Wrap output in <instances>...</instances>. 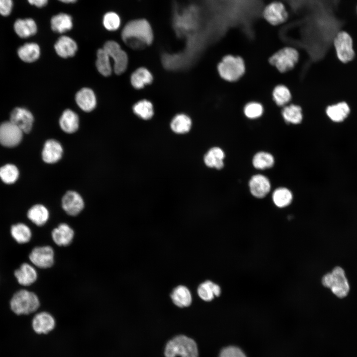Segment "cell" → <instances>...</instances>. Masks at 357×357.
<instances>
[{
    "mask_svg": "<svg viewBox=\"0 0 357 357\" xmlns=\"http://www.w3.org/2000/svg\"><path fill=\"white\" fill-rule=\"evenodd\" d=\"M152 80L153 77L151 73L144 67L136 69L131 74L130 78L132 85L136 89L144 87L146 85L150 83Z\"/></svg>",
    "mask_w": 357,
    "mask_h": 357,
    "instance_id": "29",
    "label": "cell"
},
{
    "mask_svg": "<svg viewBox=\"0 0 357 357\" xmlns=\"http://www.w3.org/2000/svg\"></svg>",
    "mask_w": 357,
    "mask_h": 357,
    "instance_id": "46",
    "label": "cell"
},
{
    "mask_svg": "<svg viewBox=\"0 0 357 357\" xmlns=\"http://www.w3.org/2000/svg\"><path fill=\"white\" fill-rule=\"evenodd\" d=\"M51 26L53 31L63 33L71 30L73 26L71 16L65 13H60L53 16L51 20Z\"/></svg>",
    "mask_w": 357,
    "mask_h": 357,
    "instance_id": "24",
    "label": "cell"
},
{
    "mask_svg": "<svg viewBox=\"0 0 357 357\" xmlns=\"http://www.w3.org/2000/svg\"><path fill=\"white\" fill-rule=\"evenodd\" d=\"M225 154L220 147H214L210 149L204 156V163L211 168L217 170L222 169L224 166Z\"/></svg>",
    "mask_w": 357,
    "mask_h": 357,
    "instance_id": "22",
    "label": "cell"
},
{
    "mask_svg": "<svg viewBox=\"0 0 357 357\" xmlns=\"http://www.w3.org/2000/svg\"><path fill=\"white\" fill-rule=\"evenodd\" d=\"M298 53L294 48L285 47L275 53L269 59L270 63L281 72L292 69L298 60Z\"/></svg>",
    "mask_w": 357,
    "mask_h": 357,
    "instance_id": "7",
    "label": "cell"
},
{
    "mask_svg": "<svg viewBox=\"0 0 357 357\" xmlns=\"http://www.w3.org/2000/svg\"><path fill=\"white\" fill-rule=\"evenodd\" d=\"M10 233L15 240L20 244L28 242L32 237V232L28 226L18 223L11 226Z\"/></svg>",
    "mask_w": 357,
    "mask_h": 357,
    "instance_id": "30",
    "label": "cell"
},
{
    "mask_svg": "<svg viewBox=\"0 0 357 357\" xmlns=\"http://www.w3.org/2000/svg\"><path fill=\"white\" fill-rule=\"evenodd\" d=\"M29 258L36 267L41 269L49 268L54 263V251L49 245L37 246L31 250Z\"/></svg>",
    "mask_w": 357,
    "mask_h": 357,
    "instance_id": "10",
    "label": "cell"
},
{
    "mask_svg": "<svg viewBox=\"0 0 357 357\" xmlns=\"http://www.w3.org/2000/svg\"><path fill=\"white\" fill-rule=\"evenodd\" d=\"M350 112V107L345 102L330 105L326 109L327 116L336 122L343 121L348 116Z\"/></svg>",
    "mask_w": 357,
    "mask_h": 357,
    "instance_id": "23",
    "label": "cell"
},
{
    "mask_svg": "<svg viewBox=\"0 0 357 357\" xmlns=\"http://www.w3.org/2000/svg\"><path fill=\"white\" fill-rule=\"evenodd\" d=\"M249 187L251 194L256 198L264 197L271 189L269 178L261 174L253 176L249 181Z\"/></svg>",
    "mask_w": 357,
    "mask_h": 357,
    "instance_id": "15",
    "label": "cell"
},
{
    "mask_svg": "<svg viewBox=\"0 0 357 357\" xmlns=\"http://www.w3.org/2000/svg\"><path fill=\"white\" fill-rule=\"evenodd\" d=\"M333 42L338 59L343 63L352 60L355 56L351 36L346 31L340 30L335 35Z\"/></svg>",
    "mask_w": 357,
    "mask_h": 357,
    "instance_id": "6",
    "label": "cell"
},
{
    "mask_svg": "<svg viewBox=\"0 0 357 357\" xmlns=\"http://www.w3.org/2000/svg\"><path fill=\"white\" fill-rule=\"evenodd\" d=\"M27 217L36 225L42 226L48 222L50 212L45 206L38 204L31 207L28 211Z\"/></svg>",
    "mask_w": 357,
    "mask_h": 357,
    "instance_id": "25",
    "label": "cell"
},
{
    "mask_svg": "<svg viewBox=\"0 0 357 357\" xmlns=\"http://www.w3.org/2000/svg\"><path fill=\"white\" fill-rule=\"evenodd\" d=\"M63 148L61 144L55 139H49L44 143L41 156L43 161L48 164L59 162L62 157Z\"/></svg>",
    "mask_w": 357,
    "mask_h": 357,
    "instance_id": "13",
    "label": "cell"
},
{
    "mask_svg": "<svg viewBox=\"0 0 357 357\" xmlns=\"http://www.w3.org/2000/svg\"><path fill=\"white\" fill-rule=\"evenodd\" d=\"M282 115L286 122L292 124H298L302 119L301 108L294 104L285 107L282 111Z\"/></svg>",
    "mask_w": 357,
    "mask_h": 357,
    "instance_id": "33",
    "label": "cell"
},
{
    "mask_svg": "<svg viewBox=\"0 0 357 357\" xmlns=\"http://www.w3.org/2000/svg\"><path fill=\"white\" fill-rule=\"evenodd\" d=\"M19 58L23 61L31 62L37 60L40 55L39 45L35 43H26L17 51Z\"/></svg>",
    "mask_w": 357,
    "mask_h": 357,
    "instance_id": "28",
    "label": "cell"
},
{
    "mask_svg": "<svg viewBox=\"0 0 357 357\" xmlns=\"http://www.w3.org/2000/svg\"><path fill=\"white\" fill-rule=\"evenodd\" d=\"M293 198L292 192L284 187L276 189L272 194L273 203L279 208H284L289 205L293 200Z\"/></svg>",
    "mask_w": 357,
    "mask_h": 357,
    "instance_id": "32",
    "label": "cell"
},
{
    "mask_svg": "<svg viewBox=\"0 0 357 357\" xmlns=\"http://www.w3.org/2000/svg\"><path fill=\"white\" fill-rule=\"evenodd\" d=\"M121 20L119 16L116 12L110 11L103 16V24L108 30L114 31L117 30L120 25Z\"/></svg>",
    "mask_w": 357,
    "mask_h": 357,
    "instance_id": "39",
    "label": "cell"
},
{
    "mask_svg": "<svg viewBox=\"0 0 357 357\" xmlns=\"http://www.w3.org/2000/svg\"><path fill=\"white\" fill-rule=\"evenodd\" d=\"M218 69L222 78L233 82L239 79L244 74L245 67L242 58L228 55L219 63Z\"/></svg>",
    "mask_w": 357,
    "mask_h": 357,
    "instance_id": "4",
    "label": "cell"
},
{
    "mask_svg": "<svg viewBox=\"0 0 357 357\" xmlns=\"http://www.w3.org/2000/svg\"><path fill=\"white\" fill-rule=\"evenodd\" d=\"M51 235L55 244L64 246L71 243L74 238V232L69 225L62 223L53 230Z\"/></svg>",
    "mask_w": 357,
    "mask_h": 357,
    "instance_id": "17",
    "label": "cell"
},
{
    "mask_svg": "<svg viewBox=\"0 0 357 357\" xmlns=\"http://www.w3.org/2000/svg\"><path fill=\"white\" fill-rule=\"evenodd\" d=\"M57 54L62 58L73 57L77 50V45L71 38L67 36H60L54 45Z\"/></svg>",
    "mask_w": 357,
    "mask_h": 357,
    "instance_id": "20",
    "label": "cell"
},
{
    "mask_svg": "<svg viewBox=\"0 0 357 357\" xmlns=\"http://www.w3.org/2000/svg\"><path fill=\"white\" fill-rule=\"evenodd\" d=\"M29 3L38 7H42L45 6L48 0H28Z\"/></svg>",
    "mask_w": 357,
    "mask_h": 357,
    "instance_id": "44",
    "label": "cell"
},
{
    "mask_svg": "<svg viewBox=\"0 0 357 357\" xmlns=\"http://www.w3.org/2000/svg\"><path fill=\"white\" fill-rule=\"evenodd\" d=\"M33 121L32 114L26 109L15 108L10 113V121L26 133L31 130Z\"/></svg>",
    "mask_w": 357,
    "mask_h": 357,
    "instance_id": "14",
    "label": "cell"
},
{
    "mask_svg": "<svg viewBox=\"0 0 357 357\" xmlns=\"http://www.w3.org/2000/svg\"><path fill=\"white\" fill-rule=\"evenodd\" d=\"M164 354L166 357H198V353L193 340L184 335H178L168 342Z\"/></svg>",
    "mask_w": 357,
    "mask_h": 357,
    "instance_id": "2",
    "label": "cell"
},
{
    "mask_svg": "<svg viewBox=\"0 0 357 357\" xmlns=\"http://www.w3.org/2000/svg\"><path fill=\"white\" fill-rule=\"evenodd\" d=\"M22 132L10 121L2 123L0 124V144L8 147L17 145L22 139Z\"/></svg>",
    "mask_w": 357,
    "mask_h": 357,
    "instance_id": "12",
    "label": "cell"
},
{
    "mask_svg": "<svg viewBox=\"0 0 357 357\" xmlns=\"http://www.w3.org/2000/svg\"><path fill=\"white\" fill-rule=\"evenodd\" d=\"M14 274L18 283L24 286L32 285L36 282L38 277L34 267L27 263H22L15 270Z\"/></svg>",
    "mask_w": 357,
    "mask_h": 357,
    "instance_id": "19",
    "label": "cell"
},
{
    "mask_svg": "<svg viewBox=\"0 0 357 357\" xmlns=\"http://www.w3.org/2000/svg\"><path fill=\"white\" fill-rule=\"evenodd\" d=\"M54 317L49 312L42 311L36 314L32 319V325L34 331L38 334H47L55 327Z\"/></svg>",
    "mask_w": 357,
    "mask_h": 357,
    "instance_id": "16",
    "label": "cell"
},
{
    "mask_svg": "<svg viewBox=\"0 0 357 357\" xmlns=\"http://www.w3.org/2000/svg\"><path fill=\"white\" fill-rule=\"evenodd\" d=\"M114 61L113 69L117 74H120L126 69L128 57L120 45L113 40L107 41L103 48Z\"/></svg>",
    "mask_w": 357,
    "mask_h": 357,
    "instance_id": "9",
    "label": "cell"
},
{
    "mask_svg": "<svg viewBox=\"0 0 357 357\" xmlns=\"http://www.w3.org/2000/svg\"><path fill=\"white\" fill-rule=\"evenodd\" d=\"M135 115L144 119H148L153 116V107L151 102L143 100L136 103L133 107Z\"/></svg>",
    "mask_w": 357,
    "mask_h": 357,
    "instance_id": "36",
    "label": "cell"
},
{
    "mask_svg": "<svg viewBox=\"0 0 357 357\" xmlns=\"http://www.w3.org/2000/svg\"><path fill=\"white\" fill-rule=\"evenodd\" d=\"M10 306L17 315L29 314L38 309L40 300L34 293L22 289L13 295L10 301Z\"/></svg>",
    "mask_w": 357,
    "mask_h": 357,
    "instance_id": "3",
    "label": "cell"
},
{
    "mask_svg": "<svg viewBox=\"0 0 357 357\" xmlns=\"http://www.w3.org/2000/svg\"><path fill=\"white\" fill-rule=\"evenodd\" d=\"M62 2L66 3H74L76 2L77 0H58Z\"/></svg>",
    "mask_w": 357,
    "mask_h": 357,
    "instance_id": "45",
    "label": "cell"
},
{
    "mask_svg": "<svg viewBox=\"0 0 357 357\" xmlns=\"http://www.w3.org/2000/svg\"><path fill=\"white\" fill-rule=\"evenodd\" d=\"M19 176L17 167L12 164H6L0 168V178L6 183L11 184L16 181Z\"/></svg>",
    "mask_w": 357,
    "mask_h": 357,
    "instance_id": "38",
    "label": "cell"
},
{
    "mask_svg": "<svg viewBox=\"0 0 357 357\" xmlns=\"http://www.w3.org/2000/svg\"><path fill=\"white\" fill-rule=\"evenodd\" d=\"M191 126L190 119L186 115L180 114L174 117L171 123L172 130L177 134L188 132Z\"/></svg>",
    "mask_w": 357,
    "mask_h": 357,
    "instance_id": "34",
    "label": "cell"
},
{
    "mask_svg": "<svg viewBox=\"0 0 357 357\" xmlns=\"http://www.w3.org/2000/svg\"><path fill=\"white\" fill-rule=\"evenodd\" d=\"M243 112L247 118L255 119L261 116L263 112V108L261 104L252 102L245 106Z\"/></svg>",
    "mask_w": 357,
    "mask_h": 357,
    "instance_id": "41",
    "label": "cell"
},
{
    "mask_svg": "<svg viewBox=\"0 0 357 357\" xmlns=\"http://www.w3.org/2000/svg\"><path fill=\"white\" fill-rule=\"evenodd\" d=\"M61 205L63 210L67 215L76 216L83 210L85 202L79 193L75 190H69L62 197Z\"/></svg>",
    "mask_w": 357,
    "mask_h": 357,
    "instance_id": "11",
    "label": "cell"
},
{
    "mask_svg": "<svg viewBox=\"0 0 357 357\" xmlns=\"http://www.w3.org/2000/svg\"><path fill=\"white\" fill-rule=\"evenodd\" d=\"M171 298L177 306L184 307L189 306L192 298L189 290L184 286H178L174 289L171 295Z\"/></svg>",
    "mask_w": 357,
    "mask_h": 357,
    "instance_id": "27",
    "label": "cell"
},
{
    "mask_svg": "<svg viewBox=\"0 0 357 357\" xmlns=\"http://www.w3.org/2000/svg\"><path fill=\"white\" fill-rule=\"evenodd\" d=\"M214 284L210 281H206L201 284L197 289L200 298L206 301L212 300L214 298L213 292Z\"/></svg>",
    "mask_w": 357,
    "mask_h": 357,
    "instance_id": "40",
    "label": "cell"
},
{
    "mask_svg": "<svg viewBox=\"0 0 357 357\" xmlns=\"http://www.w3.org/2000/svg\"><path fill=\"white\" fill-rule=\"evenodd\" d=\"M14 29L19 37L27 38L36 33L37 26L32 18L19 19L15 22Z\"/></svg>",
    "mask_w": 357,
    "mask_h": 357,
    "instance_id": "26",
    "label": "cell"
},
{
    "mask_svg": "<svg viewBox=\"0 0 357 357\" xmlns=\"http://www.w3.org/2000/svg\"><path fill=\"white\" fill-rule=\"evenodd\" d=\"M219 357H247L240 348L230 346L223 348L219 355Z\"/></svg>",
    "mask_w": 357,
    "mask_h": 357,
    "instance_id": "42",
    "label": "cell"
},
{
    "mask_svg": "<svg viewBox=\"0 0 357 357\" xmlns=\"http://www.w3.org/2000/svg\"><path fill=\"white\" fill-rule=\"evenodd\" d=\"M59 125L63 132L68 134L73 133L79 128L78 116L73 111L66 109L63 112L60 118Z\"/></svg>",
    "mask_w": 357,
    "mask_h": 357,
    "instance_id": "21",
    "label": "cell"
},
{
    "mask_svg": "<svg viewBox=\"0 0 357 357\" xmlns=\"http://www.w3.org/2000/svg\"><path fill=\"white\" fill-rule=\"evenodd\" d=\"M12 0H0V14L2 16L8 15L12 8Z\"/></svg>",
    "mask_w": 357,
    "mask_h": 357,
    "instance_id": "43",
    "label": "cell"
},
{
    "mask_svg": "<svg viewBox=\"0 0 357 357\" xmlns=\"http://www.w3.org/2000/svg\"><path fill=\"white\" fill-rule=\"evenodd\" d=\"M275 160L273 155L266 152H257L253 156L252 164L253 167L258 170H265L272 167Z\"/></svg>",
    "mask_w": 357,
    "mask_h": 357,
    "instance_id": "35",
    "label": "cell"
},
{
    "mask_svg": "<svg viewBox=\"0 0 357 357\" xmlns=\"http://www.w3.org/2000/svg\"><path fill=\"white\" fill-rule=\"evenodd\" d=\"M322 283L325 287L330 288L333 294L339 298L347 296L349 291V285L345 272L339 267L325 275L322 279Z\"/></svg>",
    "mask_w": 357,
    "mask_h": 357,
    "instance_id": "5",
    "label": "cell"
},
{
    "mask_svg": "<svg viewBox=\"0 0 357 357\" xmlns=\"http://www.w3.org/2000/svg\"><path fill=\"white\" fill-rule=\"evenodd\" d=\"M262 16L270 25L277 26L288 20L289 13L284 3L279 0H274L266 4L263 8Z\"/></svg>",
    "mask_w": 357,
    "mask_h": 357,
    "instance_id": "8",
    "label": "cell"
},
{
    "mask_svg": "<svg viewBox=\"0 0 357 357\" xmlns=\"http://www.w3.org/2000/svg\"><path fill=\"white\" fill-rule=\"evenodd\" d=\"M75 101L78 107L86 112L93 111L96 106V95L89 88H83L79 90L76 94Z\"/></svg>",
    "mask_w": 357,
    "mask_h": 357,
    "instance_id": "18",
    "label": "cell"
},
{
    "mask_svg": "<svg viewBox=\"0 0 357 357\" xmlns=\"http://www.w3.org/2000/svg\"><path fill=\"white\" fill-rule=\"evenodd\" d=\"M121 36L127 46L134 49L149 46L153 40L151 25L144 19H135L127 23L121 31Z\"/></svg>",
    "mask_w": 357,
    "mask_h": 357,
    "instance_id": "1",
    "label": "cell"
},
{
    "mask_svg": "<svg viewBox=\"0 0 357 357\" xmlns=\"http://www.w3.org/2000/svg\"><path fill=\"white\" fill-rule=\"evenodd\" d=\"M96 66L98 71L102 75L108 76L111 75L112 68L110 62V57L103 48L97 51Z\"/></svg>",
    "mask_w": 357,
    "mask_h": 357,
    "instance_id": "31",
    "label": "cell"
},
{
    "mask_svg": "<svg viewBox=\"0 0 357 357\" xmlns=\"http://www.w3.org/2000/svg\"><path fill=\"white\" fill-rule=\"evenodd\" d=\"M272 95L275 102L280 106L287 104L291 99L290 90L283 85H279L275 87Z\"/></svg>",
    "mask_w": 357,
    "mask_h": 357,
    "instance_id": "37",
    "label": "cell"
}]
</instances>
